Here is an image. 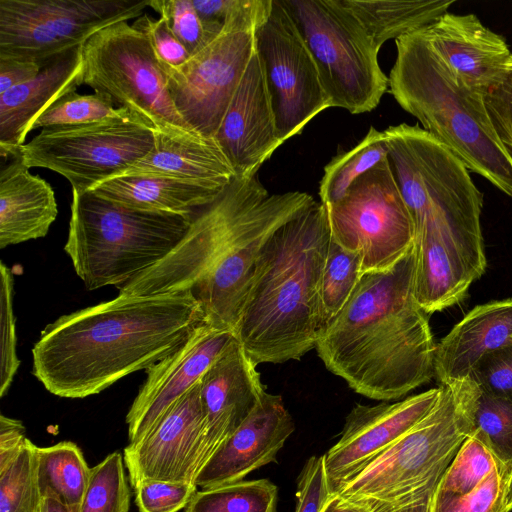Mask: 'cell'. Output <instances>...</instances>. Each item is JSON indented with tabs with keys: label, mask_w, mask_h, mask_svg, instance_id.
Wrapping results in <instances>:
<instances>
[{
	"label": "cell",
	"mask_w": 512,
	"mask_h": 512,
	"mask_svg": "<svg viewBox=\"0 0 512 512\" xmlns=\"http://www.w3.org/2000/svg\"><path fill=\"white\" fill-rule=\"evenodd\" d=\"M440 394L441 386L395 403L355 405L346 417L340 439L324 455L331 492H338L419 423Z\"/></svg>",
	"instance_id": "16"
},
{
	"label": "cell",
	"mask_w": 512,
	"mask_h": 512,
	"mask_svg": "<svg viewBox=\"0 0 512 512\" xmlns=\"http://www.w3.org/2000/svg\"><path fill=\"white\" fill-rule=\"evenodd\" d=\"M204 313L191 291L119 295L50 323L32 348V373L62 398L98 394L177 349Z\"/></svg>",
	"instance_id": "2"
},
{
	"label": "cell",
	"mask_w": 512,
	"mask_h": 512,
	"mask_svg": "<svg viewBox=\"0 0 512 512\" xmlns=\"http://www.w3.org/2000/svg\"><path fill=\"white\" fill-rule=\"evenodd\" d=\"M216 187L159 175H121L91 191L140 210L194 215L222 191Z\"/></svg>",
	"instance_id": "27"
},
{
	"label": "cell",
	"mask_w": 512,
	"mask_h": 512,
	"mask_svg": "<svg viewBox=\"0 0 512 512\" xmlns=\"http://www.w3.org/2000/svg\"><path fill=\"white\" fill-rule=\"evenodd\" d=\"M323 206L331 238L361 254L362 274L392 267L414 246V222L388 157Z\"/></svg>",
	"instance_id": "13"
},
{
	"label": "cell",
	"mask_w": 512,
	"mask_h": 512,
	"mask_svg": "<svg viewBox=\"0 0 512 512\" xmlns=\"http://www.w3.org/2000/svg\"><path fill=\"white\" fill-rule=\"evenodd\" d=\"M41 67L31 60L0 57V94L33 79Z\"/></svg>",
	"instance_id": "47"
},
{
	"label": "cell",
	"mask_w": 512,
	"mask_h": 512,
	"mask_svg": "<svg viewBox=\"0 0 512 512\" xmlns=\"http://www.w3.org/2000/svg\"><path fill=\"white\" fill-rule=\"evenodd\" d=\"M155 146L122 175H159L224 189L236 177L216 140L154 133ZM121 176V175H120Z\"/></svg>",
	"instance_id": "26"
},
{
	"label": "cell",
	"mask_w": 512,
	"mask_h": 512,
	"mask_svg": "<svg viewBox=\"0 0 512 512\" xmlns=\"http://www.w3.org/2000/svg\"><path fill=\"white\" fill-rule=\"evenodd\" d=\"M315 202L305 192L270 194L257 175L235 177L194 214L172 252L118 287L119 295L191 291L207 322L235 332L262 248L283 224Z\"/></svg>",
	"instance_id": "1"
},
{
	"label": "cell",
	"mask_w": 512,
	"mask_h": 512,
	"mask_svg": "<svg viewBox=\"0 0 512 512\" xmlns=\"http://www.w3.org/2000/svg\"><path fill=\"white\" fill-rule=\"evenodd\" d=\"M41 512H78L63 503L55 494L46 492L42 494Z\"/></svg>",
	"instance_id": "50"
},
{
	"label": "cell",
	"mask_w": 512,
	"mask_h": 512,
	"mask_svg": "<svg viewBox=\"0 0 512 512\" xmlns=\"http://www.w3.org/2000/svg\"><path fill=\"white\" fill-rule=\"evenodd\" d=\"M322 512H371L365 506L347 501L337 493H332Z\"/></svg>",
	"instance_id": "49"
},
{
	"label": "cell",
	"mask_w": 512,
	"mask_h": 512,
	"mask_svg": "<svg viewBox=\"0 0 512 512\" xmlns=\"http://www.w3.org/2000/svg\"><path fill=\"white\" fill-rule=\"evenodd\" d=\"M387 157L384 132L371 126L354 148L339 153L324 167L319 187L321 203L327 205L342 198L356 179Z\"/></svg>",
	"instance_id": "30"
},
{
	"label": "cell",
	"mask_w": 512,
	"mask_h": 512,
	"mask_svg": "<svg viewBox=\"0 0 512 512\" xmlns=\"http://www.w3.org/2000/svg\"><path fill=\"white\" fill-rule=\"evenodd\" d=\"M196 491L192 483L144 480L134 488L135 503L140 512H178Z\"/></svg>",
	"instance_id": "41"
},
{
	"label": "cell",
	"mask_w": 512,
	"mask_h": 512,
	"mask_svg": "<svg viewBox=\"0 0 512 512\" xmlns=\"http://www.w3.org/2000/svg\"><path fill=\"white\" fill-rule=\"evenodd\" d=\"M420 31L448 67L482 96L500 81L512 59L505 39L474 14L446 12Z\"/></svg>",
	"instance_id": "22"
},
{
	"label": "cell",
	"mask_w": 512,
	"mask_h": 512,
	"mask_svg": "<svg viewBox=\"0 0 512 512\" xmlns=\"http://www.w3.org/2000/svg\"><path fill=\"white\" fill-rule=\"evenodd\" d=\"M27 437L19 420L0 416V470L8 466L19 454Z\"/></svg>",
	"instance_id": "46"
},
{
	"label": "cell",
	"mask_w": 512,
	"mask_h": 512,
	"mask_svg": "<svg viewBox=\"0 0 512 512\" xmlns=\"http://www.w3.org/2000/svg\"><path fill=\"white\" fill-rule=\"evenodd\" d=\"M83 84L82 46L49 59L33 79L0 94V153L12 157L36 120Z\"/></svg>",
	"instance_id": "23"
},
{
	"label": "cell",
	"mask_w": 512,
	"mask_h": 512,
	"mask_svg": "<svg viewBox=\"0 0 512 512\" xmlns=\"http://www.w3.org/2000/svg\"><path fill=\"white\" fill-rule=\"evenodd\" d=\"M380 49L448 12L453 0H344Z\"/></svg>",
	"instance_id": "28"
},
{
	"label": "cell",
	"mask_w": 512,
	"mask_h": 512,
	"mask_svg": "<svg viewBox=\"0 0 512 512\" xmlns=\"http://www.w3.org/2000/svg\"><path fill=\"white\" fill-rule=\"evenodd\" d=\"M58 215L51 185L18 158L0 171V248L47 235Z\"/></svg>",
	"instance_id": "25"
},
{
	"label": "cell",
	"mask_w": 512,
	"mask_h": 512,
	"mask_svg": "<svg viewBox=\"0 0 512 512\" xmlns=\"http://www.w3.org/2000/svg\"><path fill=\"white\" fill-rule=\"evenodd\" d=\"M236 177L257 175L282 145L277 136L270 96L256 52L229 103L214 137Z\"/></svg>",
	"instance_id": "20"
},
{
	"label": "cell",
	"mask_w": 512,
	"mask_h": 512,
	"mask_svg": "<svg viewBox=\"0 0 512 512\" xmlns=\"http://www.w3.org/2000/svg\"><path fill=\"white\" fill-rule=\"evenodd\" d=\"M129 113L117 107L106 95L79 94L70 92L55 101L34 123L33 130L56 126L82 125L110 118L122 117Z\"/></svg>",
	"instance_id": "37"
},
{
	"label": "cell",
	"mask_w": 512,
	"mask_h": 512,
	"mask_svg": "<svg viewBox=\"0 0 512 512\" xmlns=\"http://www.w3.org/2000/svg\"><path fill=\"white\" fill-rule=\"evenodd\" d=\"M200 380L146 435L124 448V463L133 489L144 480L194 484L205 435Z\"/></svg>",
	"instance_id": "17"
},
{
	"label": "cell",
	"mask_w": 512,
	"mask_h": 512,
	"mask_svg": "<svg viewBox=\"0 0 512 512\" xmlns=\"http://www.w3.org/2000/svg\"><path fill=\"white\" fill-rule=\"evenodd\" d=\"M38 478L42 494H55L71 509L79 511L90 470L82 450L71 441L38 447Z\"/></svg>",
	"instance_id": "29"
},
{
	"label": "cell",
	"mask_w": 512,
	"mask_h": 512,
	"mask_svg": "<svg viewBox=\"0 0 512 512\" xmlns=\"http://www.w3.org/2000/svg\"><path fill=\"white\" fill-rule=\"evenodd\" d=\"M37 448L27 438L16 458L0 470V512H41Z\"/></svg>",
	"instance_id": "32"
},
{
	"label": "cell",
	"mask_w": 512,
	"mask_h": 512,
	"mask_svg": "<svg viewBox=\"0 0 512 512\" xmlns=\"http://www.w3.org/2000/svg\"><path fill=\"white\" fill-rule=\"evenodd\" d=\"M509 471L495 468L474 490L457 495L433 493L428 512H508L506 493Z\"/></svg>",
	"instance_id": "38"
},
{
	"label": "cell",
	"mask_w": 512,
	"mask_h": 512,
	"mask_svg": "<svg viewBox=\"0 0 512 512\" xmlns=\"http://www.w3.org/2000/svg\"><path fill=\"white\" fill-rule=\"evenodd\" d=\"M193 216L135 209L72 190L64 250L88 290L118 288L171 253Z\"/></svg>",
	"instance_id": "7"
},
{
	"label": "cell",
	"mask_w": 512,
	"mask_h": 512,
	"mask_svg": "<svg viewBox=\"0 0 512 512\" xmlns=\"http://www.w3.org/2000/svg\"><path fill=\"white\" fill-rule=\"evenodd\" d=\"M469 377L482 391L512 402V343L485 354Z\"/></svg>",
	"instance_id": "42"
},
{
	"label": "cell",
	"mask_w": 512,
	"mask_h": 512,
	"mask_svg": "<svg viewBox=\"0 0 512 512\" xmlns=\"http://www.w3.org/2000/svg\"><path fill=\"white\" fill-rule=\"evenodd\" d=\"M273 0H239L219 35L183 65H160L180 117L198 135L213 139L255 52V31Z\"/></svg>",
	"instance_id": "10"
},
{
	"label": "cell",
	"mask_w": 512,
	"mask_h": 512,
	"mask_svg": "<svg viewBox=\"0 0 512 512\" xmlns=\"http://www.w3.org/2000/svg\"><path fill=\"white\" fill-rule=\"evenodd\" d=\"M130 488L123 454H108L92 467L78 512H129Z\"/></svg>",
	"instance_id": "35"
},
{
	"label": "cell",
	"mask_w": 512,
	"mask_h": 512,
	"mask_svg": "<svg viewBox=\"0 0 512 512\" xmlns=\"http://www.w3.org/2000/svg\"><path fill=\"white\" fill-rule=\"evenodd\" d=\"M389 92L468 169L512 198V159L491 124L483 96L469 88L420 30L395 40Z\"/></svg>",
	"instance_id": "5"
},
{
	"label": "cell",
	"mask_w": 512,
	"mask_h": 512,
	"mask_svg": "<svg viewBox=\"0 0 512 512\" xmlns=\"http://www.w3.org/2000/svg\"><path fill=\"white\" fill-rule=\"evenodd\" d=\"M498 466L505 468L485 442L475 433H471L444 471L434 493H468L481 485Z\"/></svg>",
	"instance_id": "33"
},
{
	"label": "cell",
	"mask_w": 512,
	"mask_h": 512,
	"mask_svg": "<svg viewBox=\"0 0 512 512\" xmlns=\"http://www.w3.org/2000/svg\"><path fill=\"white\" fill-rule=\"evenodd\" d=\"M361 268V254L345 250L331 238L321 280L322 327L340 312L352 295L361 278Z\"/></svg>",
	"instance_id": "34"
},
{
	"label": "cell",
	"mask_w": 512,
	"mask_h": 512,
	"mask_svg": "<svg viewBox=\"0 0 512 512\" xmlns=\"http://www.w3.org/2000/svg\"><path fill=\"white\" fill-rule=\"evenodd\" d=\"M192 3L205 23L223 27L239 0H192Z\"/></svg>",
	"instance_id": "48"
},
{
	"label": "cell",
	"mask_w": 512,
	"mask_h": 512,
	"mask_svg": "<svg viewBox=\"0 0 512 512\" xmlns=\"http://www.w3.org/2000/svg\"><path fill=\"white\" fill-rule=\"evenodd\" d=\"M150 0H0V57L43 66L112 24L142 16Z\"/></svg>",
	"instance_id": "14"
},
{
	"label": "cell",
	"mask_w": 512,
	"mask_h": 512,
	"mask_svg": "<svg viewBox=\"0 0 512 512\" xmlns=\"http://www.w3.org/2000/svg\"><path fill=\"white\" fill-rule=\"evenodd\" d=\"M433 409L338 492L371 512H428L433 493L472 432L480 388L470 377L441 384Z\"/></svg>",
	"instance_id": "6"
},
{
	"label": "cell",
	"mask_w": 512,
	"mask_h": 512,
	"mask_svg": "<svg viewBox=\"0 0 512 512\" xmlns=\"http://www.w3.org/2000/svg\"><path fill=\"white\" fill-rule=\"evenodd\" d=\"M414 246L392 267L366 272L315 348L325 367L356 393L395 400L434 376L436 345L414 296Z\"/></svg>",
	"instance_id": "3"
},
{
	"label": "cell",
	"mask_w": 512,
	"mask_h": 512,
	"mask_svg": "<svg viewBox=\"0 0 512 512\" xmlns=\"http://www.w3.org/2000/svg\"><path fill=\"white\" fill-rule=\"evenodd\" d=\"M82 60L83 84L127 109L154 133L201 137L178 114L148 38L128 21L92 35L82 45Z\"/></svg>",
	"instance_id": "11"
},
{
	"label": "cell",
	"mask_w": 512,
	"mask_h": 512,
	"mask_svg": "<svg viewBox=\"0 0 512 512\" xmlns=\"http://www.w3.org/2000/svg\"><path fill=\"white\" fill-rule=\"evenodd\" d=\"M316 64L331 107L361 114L388 90L379 48L344 0H280Z\"/></svg>",
	"instance_id": "9"
},
{
	"label": "cell",
	"mask_w": 512,
	"mask_h": 512,
	"mask_svg": "<svg viewBox=\"0 0 512 512\" xmlns=\"http://www.w3.org/2000/svg\"><path fill=\"white\" fill-rule=\"evenodd\" d=\"M506 508L508 512L512 510V467L509 471L507 481Z\"/></svg>",
	"instance_id": "51"
},
{
	"label": "cell",
	"mask_w": 512,
	"mask_h": 512,
	"mask_svg": "<svg viewBox=\"0 0 512 512\" xmlns=\"http://www.w3.org/2000/svg\"><path fill=\"white\" fill-rule=\"evenodd\" d=\"M330 240L325 207L315 202L262 248L234 332L256 365L299 360L315 348Z\"/></svg>",
	"instance_id": "4"
},
{
	"label": "cell",
	"mask_w": 512,
	"mask_h": 512,
	"mask_svg": "<svg viewBox=\"0 0 512 512\" xmlns=\"http://www.w3.org/2000/svg\"><path fill=\"white\" fill-rule=\"evenodd\" d=\"M512 343V299L476 306L435 348L434 375L440 384L469 377L487 353Z\"/></svg>",
	"instance_id": "24"
},
{
	"label": "cell",
	"mask_w": 512,
	"mask_h": 512,
	"mask_svg": "<svg viewBox=\"0 0 512 512\" xmlns=\"http://www.w3.org/2000/svg\"><path fill=\"white\" fill-rule=\"evenodd\" d=\"M149 7L166 21L190 55L209 44L224 27L205 23L195 10L192 0H150Z\"/></svg>",
	"instance_id": "39"
},
{
	"label": "cell",
	"mask_w": 512,
	"mask_h": 512,
	"mask_svg": "<svg viewBox=\"0 0 512 512\" xmlns=\"http://www.w3.org/2000/svg\"><path fill=\"white\" fill-rule=\"evenodd\" d=\"M483 99L494 131L512 159V59L500 81Z\"/></svg>",
	"instance_id": "43"
},
{
	"label": "cell",
	"mask_w": 512,
	"mask_h": 512,
	"mask_svg": "<svg viewBox=\"0 0 512 512\" xmlns=\"http://www.w3.org/2000/svg\"><path fill=\"white\" fill-rule=\"evenodd\" d=\"M294 429L282 397L265 391L250 415L200 469L194 484L206 489L243 480L275 462Z\"/></svg>",
	"instance_id": "21"
},
{
	"label": "cell",
	"mask_w": 512,
	"mask_h": 512,
	"mask_svg": "<svg viewBox=\"0 0 512 512\" xmlns=\"http://www.w3.org/2000/svg\"><path fill=\"white\" fill-rule=\"evenodd\" d=\"M479 436L510 471L512 467V402L480 389L472 415V432Z\"/></svg>",
	"instance_id": "36"
},
{
	"label": "cell",
	"mask_w": 512,
	"mask_h": 512,
	"mask_svg": "<svg viewBox=\"0 0 512 512\" xmlns=\"http://www.w3.org/2000/svg\"><path fill=\"white\" fill-rule=\"evenodd\" d=\"M277 493L268 479L241 480L196 491L184 512H276Z\"/></svg>",
	"instance_id": "31"
},
{
	"label": "cell",
	"mask_w": 512,
	"mask_h": 512,
	"mask_svg": "<svg viewBox=\"0 0 512 512\" xmlns=\"http://www.w3.org/2000/svg\"><path fill=\"white\" fill-rule=\"evenodd\" d=\"M0 310H1V376L0 396L8 391L20 361L16 352V319L13 313V275L3 263L0 264Z\"/></svg>",
	"instance_id": "40"
},
{
	"label": "cell",
	"mask_w": 512,
	"mask_h": 512,
	"mask_svg": "<svg viewBox=\"0 0 512 512\" xmlns=\"http://www.w3.org/2000/svg\"><path fill=\"white\" fill-rule=\"evenodd\" d=\"M234 338V332L205 320L177 349L148 368L146 380L126 415L129 441L146 435L202 378Z\"/></svg>",
	"instance_id": "18"
},
{
	"label": "cell",
	"mask_w": 512,
	"mask_h": 512,
	"mask_svg": "<svg viewBox=\"0 0 512 512\" xmlns=\"http://www.w3.org/2000/svg\"><path fill=\"white\" fill-rule=\"evenodd\" d=\"M331 494L324 455L311 456L297 479L295 512H322Z\"/></svg>",
	"instance_id": "44"
},
{
	"label": "cell",
	"mask_w": 512,
	"mask_h": 512,
	"mask_svg": "<svg viewBox=\"0 0 512 512\" xmlns=\"http://www.w3.org/2000/svg\"><path fill=\"white\" fill-rule=\"evenodd\" d=\"M155 146L154 132L130 112L99 122L41 129L12 158L54 171L78 193L122 175Z\"/></svg>",
	"instance_id": "12"
},
{
	"label": "cell",
	"mask_w": 512,
	"mask_h": 512,
	"mask_svg": "<svg viewBox=\"0 0 512 512\" xmlns=\"http://www.w3.org/2000/svg\"><path fill=\"white\" fill-rule=\"evenodd\" d=\"M388 159L416 228L427 215L443 220L483 270V196L465 165L419 126L400 124L383 131Z\"/></svg>",
	"instance_id": "8"
},
{
	"label": "cell",
	"mask_w": 512,
	"mask_h": 512,
	"mask_svg": "<svg viewBox=\"0 0 512 512\" xmlns=\"http://www.w3.org/2000/svg\"><path fill=\"white\" fill-rule=\"evenodd\" d=\"M255 52L270 96L277 136L284 144L331 103L312 55L280 0H273L269 17L255 31Z\"/></svg>",
	"instance_id": "15"
},
{
	"label": "cell",
	"mask_w": 512,
	"mask_h": 512,
	"mask_svg": "<svg viewBox=\"0 0 512 512\" xmlns=\"http://www.w3.org/2000/svg\"><path fill=\"white\" fill-rule=\"evenodd\" d=\"M256 366L235 336L202 376L205 435L198 472L250 415L266 391Z\"/></svg>",
	"instance_id": "19"
},
{
	"label": "cell",
	"mask_w": 512,
	"mask_h": 512,
	"mask_svg": "<svg viewBox=\"0 0 512 512\" xmlns=\"http://www.w3.org/2000/svg\"><path fill=\"white\" fill-rule=\"evenodd\" d=\"M132 26L148 38L161 63L177 68L191 57L164 19H155L148 14H143L133 22Z\"/></svg>",
	"instance_id": "45"
}]
</instances>
